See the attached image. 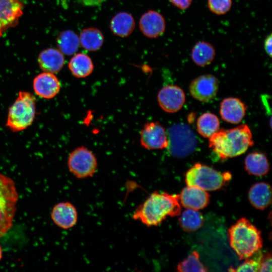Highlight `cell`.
<instances>
[{
    "label": "cell",
    "mask_w": 272,
    "mask_h": 272,
    "mask_svg": "<svg viewBox=\"0 0 272 272\" xmlns=\"http://www.w3.org/2000/svg\"><path fill=\"white\" fill-rule=\"evenodd\" d=\"M181 212L179 194L156 191L136 208L132 218L150 227L159 225L168 217L179 216Z\"/></svg>",
    "instance_id": "1"
},
{
    "label": "cell",
    "mask_w": 272,
    "mask_h": 272,
    "mask_svg": "<svg viewBox=\"0 0 272 272\" xmlns=\"http://www.w3.org/2000/svg\"><path fill=\"white\" fill-rule=\"evenodd\" d=\"M209 138L210 148L221 159L241 155L254 144L250 129L246 124L218 130Z\"/></svg>",
    "instance_id": "2"
},
{
    "label": "cell",
    "mask_w": 272,
    "mask_h": 272,
    "mask_svg": "<svg viewBox=\"0 0 272 272\" xmlns=\"http://www.w3.org/2000/svg\"><path fill=\"white\" fill-rule=\"evenodd\" d=\"M230 246L239 259H245L262 246L261 232L248 219L241 218L228 229Z\"/></svg>",
    "instance_id": "3"
},
{
    "label": "cell",
    "mask_w": 272,
    "mask_h": 272,
    "mask_svg": "<svg viewBox=\"0 0 272 272\" xmlns=\"http://www.w3.org/2000/svg\"><path fill=\"white\" fill-rule=\"evenodd\" d=\"M36 99L27 91H20L9 109L7 126L13 132L24 130L33 122L36 116Z\"/></svg>",
    "instance_id": "4"
},
{
    "label": "cell",
    "mask_w": 272,
    "mask_h": 272,
    "mask_svg": "<svg viewBox=\"0 0 272 272\" xmlns=\"http://www.w3.org/2000/svg\"><path fill=\"white\" fill-rule=\"evenodd\" d=\"M231 179L229 172L221 173L200 163L195 164L185 174V182L188 186H194L206 191L220 189Z\"/></svg>",
    "instance_id": "5"
},
{
    "label": "cell",
    "mask_w": 272,
    "mask_h": 272,
    "mask_svg": "<svg viewBox=\"0 0 272 272\" xmlns=\"http://www.w3.org/2000/svg\"><path fill=\"white\" fill-rule=\"evenodd\" d=\"M18 198L15 182L0 173V237L12 227Z\"/></svg>",
    "instance_id": "6"
},
{
    "label": "cell",
    "mask_w": 272,
    "mask_h": 272,
    "mask_svg": "<svg viewBox=\"0 0 272 272\" xmlns=\"http://www.w3.org/2000/svg\"><path fill=\"white\" fill-rule=\"evenodd\" d=\"M167 134L169 141L167 148L172 156L183 158L194 151L196 138L192 129L186 124H175L169 128Z\"/></svg>",
    "instance_id": "7"
},
{
    "label": "cell",
    "mask_w": 272,
    "mask_h": 272,
    "mask_svg": "<svg viewBox=\"0 0 272 272\" xmlns=\"http://www.w3.org/2000/svg\"><path fill=\"white\" fill-rule=\"evenodd\" d=\"M67 166L70 171L77 178L92 177L97 169V159L87 148L81 147L69 155Z\"/></svg>",
    "instance_id": "8"
},
{
    "label": "cell",
    "mask_w": 272,
    "mask_h": 272,
    "mask_svg": "<svg viewBox=\"0 0 272 272\" xmlns=\"http://www.w3.org/2000/svg\"><path fill=\"white\" fill-rule=\"evenodd\" d=\"M141 144L149 150L167 148L169 141L164 127L157 122L147 123L141 132Z\"/></svg>",
    "instance_id": "9"
},
{
    "label": "cell",
    "mask_w": 272,
    "mask_h": 272,
    "mask_svg": "<svg viewBox=\"0 0 272 272\" xmlns=\"http://www.w3.org/2000/svg\"><path fill=\"white\" fill-rule=\"evenodd\" d=\"M218 89V81L212 75H203L193 80L190 86L191 96L201 102H208L216 95Z\"/></svg>",
    "instance_id": "10"
},
{
    "label": "cell",
    "mask_w": 272,
    "mask_h": 272,
    "mask_svg": "<svg viewBox=\"0 0 272 272\" xmlns=\"http://www.w3.org/2000/svg\"><path fill=\"white\" fill-rule=\"evenodd\" d=\"M159 105L164 111L173 113L180 110L185 102V94L180 87L168 85L163 87L158 94Z\"/></svg>",
    "instance_id": "11"
},
{
    "label": "cell",
    "mask_w": 272,
    "mask_h": 272,
    "mask_svg": "<svg viewBox=\"0 0 272 272\" xmlns=\"http://www.w3.org/2000/svg\"><path fill=\"white\" fill-rule=\"evenodd\" d=\"M139 27L145 36L150 38H155L164 33L166 22L160 13L154 10H150L141 16L139 21Z\"/></svg>",
    "instance_id": "12"
},
{
    "label": "cell",
    "mask_w": 272,
    "mask_h": 272,
    "mask_svg": "<svg viewBox=\"0 0 272 272\" xmlns=\"http://www.w3.org/2000/svg\"><path fill=\"white\" fill-rule=\"evenodd\" d=\"M60 83L54 74L43 72L33 80V88L38 96L46 99L55 97L60 89Z\"/></svg>",
    "instance_id": "13"
},
{
    "label": "cell",
    "mask_w": 272,
    "mask_h": 272,
    "mask_svg": "<svg viewBox=\"0 0 272 272\" xmlns=\"http://www.w3.org/2000/svg\"><path fill=\"white\" fill-rule=\"evenodd\" d=\"M210 197L207 191L194 186L187 185L179 194L181 205L196 210L206 208L209 203Z\"/></svg>",
    "instance_id": "14"
},
{
    "label": "cell",
    "mask_w": 272,
    "mask_h": 272,
    "mask_svg": "<svg viewBox=\"0 0 272 272\" xmlns=\"http://www.w3.org/2000/svg\"><path fill=\"white\" fill-rule=\"evenodd\" d=\"M51 217L54 224L63 229L73 227L78 221V213L76 207L67 201L56 205L52 209Z\"/></svg>",
    "instance_id": "15"
},
{
    "label": "cell",
    "mask_w": 272,
    "mask_h": 272,
    "mask_svg": "<svg viewBox=\"0 0 272 272\" xmlns=\"http://www.w3.org/2000/svg\"><path fill=\"white\" fill-rule=\"evenodd\" d=\"M23 8L20 0H0V23L6 30L17 25Z\"/></svg>",
    "instance_id": "16"
},
{
    "label": "cell",
    "mask_w": 272,
    "mask_h": 272,
    "mask_svg": "<svg viewBox=\"0 0 272 272\" xmlns=\"http://www.w3.org/2000/svg\"><path fill=\"white\" fill-rule=\"evenodd\" d=\"M246 106L240 99L230 97L224 99L220 106V114L223 119L233 124L241 121L245 114Z\"/></svg>",
    "instance_id": "17"
},
{
    "label": "cell",
    "mask_w": 272,
    "mask_h": 272,
    "mask_svg": "<svg viewBox=\"0 0 272 272\" xmlns=\"http://www.w3.org/2000/svg\"><path fill=\"white\" fill-rule=\"evenodd\" d=\"M38 61L40 67L44 72L54 74L59 72L62 68L64 58L60 50L48 48L39 54Z\"/></svg>",
    "instance_id": "18"
},
{
    "label": "cell",
    "mask_w": 272,
    "mask_h": 272,
    "mask_svg": "<svg viewBox=\"0 0 272 272\" xmlns=\"http://www.w3.org/2000/svg\"><path fill=\"white\" fill-rule=\"evenodd\" d=\"M248 199L255 208L261 210L266 209L271 201V186L264 182L253 184L249 190Z\"/></svg>",
    "instance_id": "19"
},
{
    "label": "cell",
    "mask_w": 272,
    "mask_h": 272,
    "mask_svg": "<svg viewBox=\"0 0 272 272\" xmlns=\"http://www.w3.org/2000/svg\"><path fill=\"white\" fill-rule=\"evenodd\" d=\"M216 54L214 46L207 41L202 40L193 45L191 51V58L197 65L205 66L213 61Z\"/></svg>",
    "instance_id": "20"
},
{
    "label": "cell",
    "mask_w": 272,
    "mask_h": 272,
    "mask_svg": "<svg viewBox=\"0 0 272 272\" xmlns=\"http://www.w3.org/2000/svg\"><path fill=\"white\" fill-rule=\"evenodd\" d=\"M245 168L251 175L262 176L269 170V165L266 156L259 152L249 154L245 159Z\"/></svg>",
    "instance_id": "21"
},
{
    "label": "cell",
    "mask_w": 272,
    "mask_h": 272,
    "mask_svg": "<svg viewBox=\"0 0 272 272\" xmlns=\"http://www.w3.org/2000/svg\"><path fill=\"white\" fill-rule=\"evenodd\" d=\"M135 27L133 17L126 12H120L115 15L110 22V29L116 35L125 37L129 35Z\"/></svg>",
    "instance_id": "22"
},
{
    "label": "cell",
    "mask_w": 272,
    "mask_h": 272,
    "mask_svg": "<svg viewBox=\"0 0 272 272\" xmlns=\"http://www.w3.org/2000/svg\"><path fill=\"white\" fill-rule=\"evenodd\" d=\"M69 67L75 77L82 78L88 76L92 73L94 65L88 55L79 53L75 55L70 60Z\"/></svg>",
    "instance_id": "23"
},
{
    "label": "cell",
    "mask_w": 272,
    "mask_h": 272,
    "mask_svg": "<svg viewBox=\"0 0 272 272\" xmlns=\"http://www.w3.org/2000/svg\"><path fill=\"white\" fill-rule=\"evenodd\" d=\"M79 38L80 45L88 51L98 50L104 42V36L102 32L95 28L84 29Z\"/></svg>",
    "instance_id": "24"
},
{
    "label": "cell",
    "mask_w": 272,
    "mask_h": 272,
    "mask_svg": "<svg viewBox=\"0 0 272 272\" xmlns=\"http://www.w3.org/2000/svg\"><path fill=\"white\" fill-rule=\"evenodd\" d=\"M180 215L179 219L180 226L187 232L196 231L203 224V217L198 210L187 209Z\"/></svg>",
    "instance_id": "25"
},
{
    "label": "cell",
    "mask_w": 272,
    "mask_h": 272,
    "mask_svg": "<svg viewBox=\"0 0 272 272\" xmlns=\"http://www.w3.org/2000/svg\"><path fill=\"white\" fill-rule=\"evenodd\" d=\"M220 122L215 114L206 112L202 114L197 121L198 133L203 137L210 138L219 128Z\"/></svg>",
    "instance_id": "26"
},
{
    "label": "cell",
    "mask_w": 272,
    "mask_h": 272,
    "mask_svg": "<svg viewBox=\"0 0 272 272\" xmlns=\"http://www.w3.org/2000/svg\"><path fill=\"white\" fill-rule=\"evenodd\" d=\"M57 44L60 51L70 55L77 52L80 45L79 38L72 30L61 32L57 38Z\"/></svg>",
    "instance_id": "27"
},
{
    "label": "cell",
    "mask_w": 272,
    "mask_h": 272,
    "mask_svg": "<svg viewBox=\"0 0 272 272\" xmlns=\"http://www.w3.org/2000/svg\"><path fill=\"white\" fill-rule=\"evenodd\" d=\"M179 271H207L208 268L201 262L199 255L196 251L192 252L177 265Z\"/></svg>",
    "instance_id": "28"
},
{
    "label": "cell",
    "mask_w": 272,
    "mask_h": 272,
    "mask_svg": "<svg viewBox=\"0 0 272 272\" xmlns=\"http://www.w3.org/2000/svg\"><path fill=\"white\" fill-rule=\"evenodd\" d=\"M208 7L213 14L223 15L227 13L231 9L232 0H207Z\"/></svg>",
    "instance_id": "29"
},
{
    "label": "cell",
    "mask_w": 272,
    "mask_h": 272,
    "mask_svg": "<svg viewBox=\"0 0 272 272\" xmlns=\"http://www.w3.org/2000/svg\"><path fill=\"white\" fill-rule=\"evenodd\" d=\"M254 256L250 258L248 257L244 262L234 270L236 271H258L260 261L262 256L261 251L259 250L254 253Z\"/></svg>",
    "instance_id": "30"
},
{
    "label": "cell",
    "mask_w": 272,
    "mask_h": 272,
    "mask_svg": "<svg viewBox=\"0 0 272 272\" xmlns=\"http://www.w3.org/2000/svg\"><path fill=\"white\" fill-rule=\"evenodd\" d=\"M258 271H271V255L270 252L262 255Z\"/></svg>",
    "instance_id": "31"
},
{
    "label": "cell",
    "mask_w": 272,
    "mask_h": 272,
    "mask_svg": "<svg viewBox=\"0 0 272 272\" xmlns=\"http://www.w3.org/2000/svg\"><path fill=\"white\" fill-rule=\"evenodd\" d=\"M175 7L181 10H185L191 6L193 0H169Z\"/></svg>",
    "instance_id": "32"
},
{
    "label": "cell",
    "mask_w": 272,
    "mask_h": 272,
    "mask_svg": "<svg viewBox=\"0 0 272 272\" xmlns=\"http://www.w3.org/2000/svg\"><path fill=\"white\" fill-rule=\"evenodd\" d=\"M271 43H272V34L270 33L268 35L264 40L263 46L264 50L266 53L270 57L271 56Z\"/></svg>",
    "instance_id": "33"
},
{
    "label": "cell",
    "mask_w": 272,
    "mask_h": 272,
    "mask_svg": "<svg viewBox=\"0 0 272 272\" xmlns=\"http://www.w3.org/2000/svg\"><path fill=\"white\" fill-rule=\"evenodd\" d=\"M79 4L85 6H96L100 5L106 0H76Z\"/></svg>",
    "instance_id": "34"
},
{
    "label": "cell",
    "mask_w": 272,
    "mask_h": 272,
    "mask_svg": "<svg viewBox=\"0 0 272 272\" xmlns=\"http://www.w3.org/2000/svg\"><path fill=\"white\" fill-rule=\"evenodd\" d=\"M6 29L4 27V26L0 23V37L2 36L3 33L6 31Z\"/></svg>",
    "instance_id": "35"
},
{
    "label": "cell",
    "mask_w": 272,
    "mask_h": 272,
    "mask_svg": "<svg viewBox=\"0 0 272 272\" xmlns=\"http://www.w3.org/2000/svg\"><path fill=\"white\" fill-rule=\"evenodd\" d=\"M2 248H1V247L0 246V260L2 259Z\"/></svg>",
    "instance_id": "36"
}]
</instances>
